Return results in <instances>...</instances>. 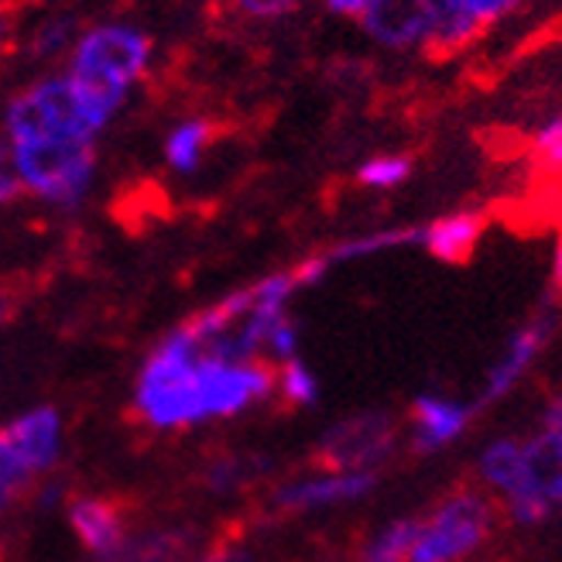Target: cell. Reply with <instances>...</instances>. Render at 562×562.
I'll use <instances>...</instances> for the list:
<instances>
[{"label": "cell", "instance_id": "cell-24", "mask_svg": "<svg viewBox=\"0 0 562 562\" xmlns=\"http://www.w3.org/2000/svg\"><path fill=\"white\" fill-rule=\"evenodd\" d=\"M536 168L546 176L562 172V117L542 127V134L536 140Z\"/></svg>", "mask_w": 562, "mask_h": 562}, {"label": "cell", "instance_id": "cell-1", "mask_svg": "<svg viewBox=\"0 0 562 562\" xmlns=\"http://www.w3.org/2000/svg\"><path fill=\"white\" fill-rule=\"evenodd\" d=\"M271 391L274 371L261 360L223 363L192 357L165 336L134 381V412L145 426L172 432L240 415Z\"/></svg>", "mask_w": 562, "mask_h": 562}, {"label": "cell", "instance_id": "cell-18", "mask_svg": "<svg viewBox=\"0 0 562 562\" xmlns=\"http://www.w3.org/2000/svg\"><path fill=\"white\" fill-rule=\"evenodd\" d=\"M82 24L76 14H48L35 24L32 38H27V55H32L35 63H52L59 59V55H69L76 38L82 35Z\"/></svg>", "mask_w": 562, "mask_h": 562}, {"label": "cell", "instance_id": "cell-11", "mask_svg": "<svg viewBox=\"0 0 562 562\" xmlns=\"http://www.w3.org/2000/svg\"><path fill=\"white\" fill-rule=\"evenodd\" d=\"M69 528L72 536L79 539V546L93 552V559H103L114 549H121V542L127 539V525L124 515L114 501H103V497H76L69 504Z\"/></svg>", "mask_w": 562, "mask_h": 562}, {"label": "cell", "instance_id": "cell-15", "mask_svg": "<svg viewBox=\"0 0 562 562\" xmlns=\"http://www.w3.org/2000/svg\"><path fill=\"white\" fill-rule=\"evenodd\" d=\"M467 418H470V408H463L457 402L422 395L415 402V446L436 449V446L449 442L457 432H463Z\"/></svg>", "mask_w": 562, "mask_h": 562}, {"label": "cell", "instance_id": "cell-20", "mask_svg": "<svg viewBox=\"0 0 562 562\" xmlns=\"http://www.w3.org/2000/svg\"><path fill=\"white\" fill-rule=\"evenodd\" d=\"M418 531H422V521H412V518L387 525L368 546V552H363V562H408Z\"/></svg>", "mask_w": 562, "mask_h": 562}, {"label": "cell", "instance_id": "cell-22", "mask_svg": "<svg viewBox=\"0 0 562 562\" xmlns=\"http://www.w3.org/2000/svg\"><path fill=\"white\" fill-rule=\"evenodd\" d=\"M274 387L292 405H316V398H319V381L299 357L289 360V363H281L278 374H274Z\"/></svg>", "mask_w": 562, "mask_h": 562}, {"label": "cell", "instance_id": "cell-28", "mask_svg": "<svg viewBox=\"0 0 562 562\" xmlns=\"http://www.w3.org/2000/svg\"><path fill=\"white\" fill-rule=\"evenodd\" d=\"M21 491H24V487H18L14 481H8V476L0 473V518H4V515L11 512V504L18 501Z\"/></svg>", "mask_w": 562, "mask_h": 562}, {"label": "cell", "instance_id": "cell-30", "mask_svg": "<svg viewBox=\"0 0 562 562\" xmlns=\"http://www.w3.org/2000/svg\"><path fill=\"white\" fill-rule=\"evenodd\" d=\"M11 35H14L11 11H8V8H0V55L8 52V45H11Z\"/></svg>", "mask_w": 562, "mask_h": 562}, {"label": "cell", "instance_id": "cell-3", "mask_svg": "<svg viewBox=\"0 0 562 562\" xmlns=\"http://www.w3.org/2000/svg\"><path fill=\"white\" fill-rule=\"evenodd\" d=\"M155 59V42L134 21H97L82 27L69 52L66 76H72L87 93L114 103H127L131 90L145 79Z\"/></svg>", "mask_w": 562, "mask_h": 562}, {"label": "cell", "instance_id": "cell-10", "mask_svg": "<svg viewBox=\"0 0 562 562\" xmlns=\"http://www.w3.org/2000/svg\"><path fill=\"white\" fill-rule=\"evenodd\" d=\"M378 484L374 473H323L308 476V481H295L274 494L278 508L285 512H313V508H329V504L357 501Z\"/></svg>", "mask_w": 562, "mask_h": 562}, {"label": "cell", "instance_id": "cell-14", "mask_svg": "<svg viewBox=\"0 0 562 562\" xmlns=\"http://www.w3.org/2000/svg\"><path fill=\"white\" fill-rule=\"evenodd\" d=\"M546 336H549V319H536L528 329H521L515 340H512V347H508V353H504L501 360H497V368L491 371V381H487V391H484V398L481 402H494L497 395H504L518 378H521V371L531 363V357H536L539 350H542V344H546Z\"/></svg>", "mask_w": 562, "mask_h": 562}, {"label": "cell", "instance_id": "cell-5", "mask_svg": "<svg viewBox=\"0 0 562 562\" xmlns=\"http://www.w3.org/2000/svg\"><path fill=\"white\" fill-rule=\"evenodd\" d=\"M63 415L52 405L27 408L0 426V473L27 487L63 457Z\"/></svg>", "mask_w": 562, "mask_h": 562}, {"label": "cell", "instance_id": "cell-9", "mask_svg": "<svg viewBox=\"0 0 562 562\" xmlns=\"http://www.w3.org/2000/svg\"><path fill=\"white\" fill-rule=\"evenodd\" d=\"M504 11H512V4H504V0H449V4H432V27L426 48H432L436 55L457 52Z\"/></svg>", "mask_w": 562, "mask_h": 562}, {"label": "cell", "instance_id": "cell-25", "mask_svg": "<svg viewBox=\"0 0 562 562\" xmlns=\"http://www.w3.org/2000/svg\"><path fill=\"white\" fill-rule=\"evenodd\" d=\"M21 179L14 172V161H11V148L8 140L0 137V206H11L18 195H21Z\"/></svg>", "mask_w": 562, "mask_h": 562}, {"label": "cell", "instance_id": "cell-21", "mask_svg": "<svg viewBox=\"0 0 562 562\" xmlns=\"http://www.w3.org/2000/svg\"><path fill=\"white\" fill-rule=\"evenodd\" d=\"M405 244H422V231H387V234H374V237H360V240L333 247L329 255H323V261L333 268V265H340V261H353V258H363V255H374V250L405 247Z\"/></svg>", "mask_w": 562, "mask_h": 562}, {"label": "cell", "instance_id": "cell-12", "mask_svg": "<svg viewBox=\"0 0 562 562\" xmlns=\"http://www.w3.org/2000/svg\"><path fill=\"white\" fill-rule=\"evenodd\" d=\"M484 237V216L481 213H457L436 220L432 227H422V244L429 247V255L449 265H463L476 250Z\"/></svg>", "mask_w": 562, "mask_h": 562}, {"label": "cell", "instance_id": "cell-6", "mask_svg": "<svg viewBox=\"0 0 562 562\" xmlns=\"http://www.w3.org/2000/svg\"><path fill=\"white\" fill-rule=\"evenodd\" d=\"M484 531H487V504L473 494L453 497L429 521H422L408 562H453L481 542Z\"/></svg>", "mask_w": 562, "mask_h": 562}, {"label": "cell", "instance_id": "cell-27", "mask_svg": "<svg viewBox=\"0 0 562 562\" xmlns=\"http://www.w3.org/2000/svg\"><path fill=\"white\" fill-rule=\"evenodd\" d=\"M240 11L250 14V18H281V14H292L295 4H268V0H244Z\"/></svg>", "mask_w": 562, "mask_h": 562}, {"label": "cell", "instance_id": "cell-19", "mask_svg": "<svg viewBox=\"0 0 562 562\" xmlns=\"http://www.w3.org/2000/svg\"><path fill=\"white\" fill-rule=\"evenodd\" d=\"M484 476L501 487L504 494L512 497H521V494H531L528 491V481H525V460H521V446L512 442V439H501L494 442L487 453H484Z\"/></svg>", "mask_w": 562, "mask_h": 562}, {"label": "cell", "instance_id": "cell-8", "mask_svg": "<svg viewBox=\"0 0 562 562\" xmlns=\"http://www.w3.org/2000/svg\"><path fill=\"white\" fill-rule=\"evenodd\" d=\"M357 21L381 45L408 48L422 38H429L432 4L429 0H363Z\"/></svg>", "mask_w": 562, "mask_h": 562}, {"label": "cell", "instance_id": "cell-4", "mask_svg": "<svg viewBox=\"0 0 562 562\" xmlns=\"http://www.w3.org/2000/svg\"><path fill=\"white\" fill-rule=\"evenodd\" d=\"M11 161L21 189L35 200L72 210L87 200L97 179V145H72V140H14Z\"/></svg>", "mask_w": 562, "mask_h": 562}, {"label": "cell", "instance_id": "cell-2", "mask_svg": "<svg viewBox=\"0 0 562 562\" xmlns=\"http://www.w3.org/2000/svg\"><path fill=\"white\" fill-rule=\"evenodd\" d=\"M121 110L93 93H87L66 72L35 79L32 87L14 93L4 106V137L14 140H72V145H97L103 127Z\"/></svg>", "mask_w": 562, "mask_h": 562}, {"label": "cell", "instance_id": "cell-17", "mask_svg": "<svg viewBox=\"0 0 562 562\" xmlns=\"http://www.w3.org/2000/svg\"><path fill=\"white\" fill-rule=\"evenodd\" d=\"M186 552H189V536L161 528V531H145V536H127L121 549L97 562H179Z\"/></svg>", "mask_w": 562, "mask_h": 562}, {"label": "cell", "instance_id": "cell-26", "mask_svg": "<svg viewBox=\"0 0 562 562\" xmlns=\"http://www.w3.org/2000/svg\"><path fill=\"white\" fill-rule=\"evenodd\" d=\"M512 512L518 521H539L549 512V501L539 494H521V497H512Z\"/></svg>", "mask_w": 562, "mask_h": 562}, {"label": "cell", "instance_id": "cell-16", "mask_svg": "<svg viewBox=\"0 0 562 562\" xmlns=\"http://www.w3.org/2000/svg\"><path fill=\"white\" fill-rule=\"evenodd\" d=\"M213 140V124L206 117H186L165 137V161L176 176H192L203 165Z\"/></svg>", "mask_w": 562, "mask_h": 562}, {"label": "cell", "instance_id": "cell-23", "mask_svg": "<svg viewBox=\"0 0 562 562\" xmlns=\"http://www.w3.org/2000/svg\"><path fill=\"white\" fill-rule=\"evenodd\" d=\"M408 161L405 158H374L368 165H360V172L357 179L363 186H374V189H391V186H398L408 179Z\"/></svg>", "mask_w": 562, "mask_h": 562}, {"label": "cell", "instance_id": "cell-13", "mask_svg": "<svg viewBox=\"0 0 562 562\" xmlns=\"http://www.w3.org/2000/svg\"><path fill=\"white\" fill-rule=\"evenodd\" d=\"M528 491L546 501H562V436L546 432L521 446Z\"/></svg>", "mask_w": 562, "mask_h": 562}, {"label": "cell", "instance_id": "cell-31", "mask_svg": "<svg viewBox=\"0 0 562 562\" xmlns=\"http://www.w3.org/2000/svg\"><path fill=\"white\" fill-rule=\"evenodd\" d=\"M546 422H549V432H555V436H562V398L549 408V415H546Z\"/></svg>", "mask_w": 562, "mask_h": 562}, {"label": "cell", "instance_id": "cell-7", "mask_svg": "<svg viewBox=\"0 0 562 562\" xmlns=\"http://www.w3.org/2000/svg\"><path fill=\"white\" fill-rule=\"evenodd\" d=\"M391 446H395V426L387 415H357L323 436L319 460L329 473H374Z\"/></svg>", "mask_w": 562, "mask_h": 562}, {"label": "cell", "instance_id": "cell-29", "mask_svg": "<svg viewBox=\"0 0 562 562\" xmlns=\"http://www.w3.org/2000/svg\"><path fill=\"white\" fill-rule=\"evenodd\" d=\"M189 562H250L247 555L240 552H227V549H220V552H203V555H192Z\"/></svg>", "mask_w": 562, "mask_h": 562}, {"label": "cell", "instance_id": "cell-32", "mask_svg": "<svg viewBox=\"0 0 562 562\" xmlns=\"http://www.w3.org/2000/svg\"><path fill=\"white\" fill-rule=\"evenodd\" d=\"M555 281H562V240H559V250H555Z\"/></svg>", "mask_w": 562, "mask_h": 562}]
</instances>
